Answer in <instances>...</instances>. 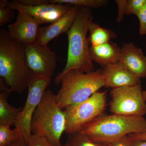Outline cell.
Wrapping results in <instances>:
<instances>
[{
	"label": "cell",
	"mask_w": 146,
	"mask_h": 146,
	"mask_svg": "<svg viewBox=\"0 0 146 146\" xmlns=\"http://www.w3.org/2000/svg\"><path fill=\"white\" fill-rule=\"evenodd\" d=\"M50 3L62 4L78 8H98L107 5L106 0H49Z\"/></svg>",
	"instance_id": "cell-18"
},
{
	"label": "cell",
	"mask_w": 146,
	"mask_h": 146,
	"mask_svg": "<svg viewBox=\"0 0 146 146\" xmlns=\"http://www.w3.org/2000/svg\"><path fill=\"white\" fill-rule=\"evenodd\" d=\"M78 9V7L72 6L68 12L56 21L46 27H41L37 43L48 45L52 39L62 33H67L74 23Z\"/></svg>",
	"instance_id": "cell-14"
},
{
	"label": "cell",
	"mask_w": 146,
	"mask_h": 146,
	"mask_svg": "<svg viewBox=\"0 0 146 146\" xmlns=\"http://www.w3.org/2000/svg\"><path fill=\"white\" fill-rule=\"evenodd\" d=\"M60 84L56 98L63 110L84 101L105 86L102 70L86 73L71 70L63 76Z\"/></svg>",
	"instance_id": "cell-5"
},
{
	"label": "cell",
	"mask_w": 146,
	"mask_h": 146,
	"mask_svg": "<svg viewBox=\"0 0 146 146\" xmlns=\"http://www.w3.org/2000/svg\"><path fill=\"white\" fill-rule=\"evenodd\" d=\"M51 81V78L33 73L28 80L26 101L15 125L27 142L32 134L31 123L34 112Z\"/></svg>",
	"instance_id": "cell-7"
},
{
	"label": "cell",
	"mask_w": 146,
	"mask_h": 146,
	"mask_svg": "<svg viewBox=\"0 0 146 146\" xmlns=\"http://www.w3.org/2000/svg\"><path fill=\"white\" fill-rule=\"evenodd\" d=\"M136 16L139 21V33L140 35H146V3Z\"/></svg>",
	"instance_id": "cell-24"
},
{
	"label": "cell",
	"mask_w": 146,
	"mask_h": 146,
	"mask_svg": "<svg viewBox=\"0 0 146 146\" xmlns=\"http://www.w3.org/2000/svg\"><path fill=\"white\" fill-rule=\"evenodd\" d=\"M108 146H131V141L128 136L108 144Z\"/></svg>",
	"instance_id": "cell-27"
},
{
	"label": "cell",
	"mask_w": 146,
	"mask_h": 146,
	"mask_svg": "<svg viewBox=\"0 0 146 146\" xmlns=\"http://www.w3.org/2000/svg\"><path fill=\"white\" fill-rule=\"evenodd\" d=\"M24 46L27 64L32 72L51 78L57 62L54 53L48 45L41 44L37 42Z\"/></svg>",
	"instance_id": "cell-9"
},
{
	"label": "cell",
	"mask_w": 146,
	"mask_h": 146,
	"mask_svg": "<svg viewBox=\"0 0 146 146\" xmlns=\"http://www.w3.org/2000/svg\"><path fill=\"white\" fill-rule=\"evenodd\" d=\"M143 96L144 99L146 102V90L145 91H143Z\"/></svg>",
	"instance_id": "cell-31"
},
{
	"label": "cell",
	"mask_w": 146,
	"mask_h": 146,
	"mask_svg": "<svg viewBox=\"0 0 146 146\" xmlns=\"http://www.w3.org/2000/svg\"><path fill=\"white\" fill-rule=\"evenodd\" d=\"M105 86L113 89L141 84L140 79L128 70L119 62L103 68Z\"/></svg>",
	"instance_id": "cell-13"
},
{
	"label": "cell",
	"mask_w": 146,
	"mask_h": 146,
	"mask_svg": "<svg viewBox=\"0 0 146 146\" xmlns=\"http://www.w3.org/2000/svg\"><path fill=\"white\" fill-rule=\"evenodd\" d=\"M9 35L15 41L23 44L37 42L41 27L32 17L23 12H18L16 21L8 26Z\"/></svg>",
	"instance_id": "cell-11"
},
{
	"label": "cell",
	"mask_w": 146,
	"mask_h": 146,
	"mask_svg": "<svg viewBox=\"0 0 146 146\" xmlns=\"http://www.w3.org/2000/svg\"><path fill=\"white\" fill-rule=\"evenodd\" d=\"M18 1L23 5L27 6H35L48 2L47 0H18Z\"/></svg>",
	"instance_id": "cell-26"
},
{
	"label": "cell",
	"mask_w": 146,
	"mask_h": 146,
	"mask_svg": "<svg viewBox=\"0 0 146 146\" xmlns=\"http://www.w3.org/2000/svg\"><path fill=\"white\" fill-rule=\"evenodd\" d=\"M10 127L0 125V146L8 145L14 141L23 138L18 129L16 128L11 129Z\"/></svg>",
	"instance_id": "cell-19"
},
{
	"label": "cell",
	"mask_w": 146,
	"mask_h": 146,
	"mask_svg": "<svg viewBox=\"0 0 146 146\" xmlns=\"http://www.w3.org/2000/svg\"><path fill=\"white\" fill-rule=\"evenodd\" d=\"M9 3L7 0L0 1V26L1 27L12 21L15 12L9 7Z\"/></svg>",
	"instance_id": "cell-21"
},
{
	"label": "cell",
	"mask_w": 146,
	"mask_h": 146,
	"mask_svg": "<svg viewBox=\"0 0 146 146\" xmlns=\"http://www.w3.org/2000/svg\"><path fill=\"white\" fill-rule=\"evenodd\" d=\"M119 62L138 78H146V55L133 43L129 42L123 44Z\"/></svg>",
	"instance_id": "cell-12"
},
{
	"label": "cell",
	"mask_w": 146,
	"mask_h": 146,
	"mask_svg": "<svg viewBox=\"0 0 146 146\" xmlns=\"http://www.w3.org/2000/svg\"><path fill=\"white\" fill-rule=\"evenodd\" d=\"M11 92L9 89L0 93V125L15 126L23 109V107H14L9 103L7 98Z\"/></svg>",
	"instance_id": "cell-16"
},
{
	"label": "cell",
	"mask_w": 146,
	"mask_h": 146,
	"mask_svg": "<svg viewBox=\"0 0 146 146\" xmlns=\"http://www.w3.org/2000/svg\"><path fill=\"white\" fill-rule=\"evenodd\" d=\"M141 84L112 89L110 110L114 114L143 117L146 115V102Z\"/></svg>",
	"instance_id": "cell-8"
},
{
	"label": "cell",
	"mask_w": 146,
	"mask_h": 146,
	"mask_svg": "<svg viewBox=\"0 0 146 146\" xmlns=\"http://www.w3.org/2000/svg\"><path fill=\"white\" fill-rule=\"evenodd\" d=\"M27 146H54L45 137L32 134L27 142Z\"/></svg>",
	"instance_id": "cell-23"
},
{
	"label": "cell",
	"mask_w": 146,
	"mask_h": 146,
	"mask_svg": "<svg viewBox=\"0 0 146 146\" xmlns=\"http://www.w3.org/2000/svg\"><path fill=\"white\" fill-rule=\"evenodd\" d=\"M32 74L27 64L23 44L11 38L7 31L0 30V78L12 92L21 94L27 89Z\"/></svg>",
	"instance_id": "cell-2"
},
{
	"label": "cell",
	"mask_w": 146,
	"mask_h": 146,
	"mask_svg": "<svg viewBox=\"0 0 146 146\" xmlns=\"http://www.w3.org/2000/svg\"><path fill=\"white\" fill-rule=\"evenodd\" d=\"M9 6L12 10L30 15L40 25L52 23L68 12L72 7L68 5L48 2L35 6H27L23 5L18 1L9 2Z\"/></svg>",
	"instance_id": "cell-10"
},
{
	"label": "cell",
	"mask_w": 146,
	"mask_h": 146,
	"mask_svg": "<svg viewBox=\"0 0 146 146\" xmlns=\"http://www.w3.org/2000/svg\"><path fill=\"white\" fill-rule=\"evenodd\" d=\"M93 20L90 9L79 8L74 23L67 33L68 39L67 62L63 71L54 79L56 85L60 84L63 76L71 70L85 73L95 71L86 37L89 24Z\"/></svg>",
	"instance_id": "cell-1"
},
{
	"label": "cell",
	"mask_w": 146,
	"mask_h": 146,
	"mask_svg": "<svg viewBox=\"0 0 146 146\" xmlns=\"http://www.w3.org/2000/svg\"><path fill=\"white\" fill-rule=\"evenodd\" d=\"M146 3V0H127L125 14L137 15Z\"/></svg>",
	"instance_id": "cell-22"
},
{
	"label": "cell",
	"mask_w": 146,
	"mask_h": 146,
	"mask_svg": "<svg viewBox=\"0 0 146 146\" xmlns=\"http://www.w3.org/2000/svg\"><path fill=\"white\" fill-rule=\"evenodd\" d=\"M107 91L97 92L89 98L63 110L66 117L65 132H80L83 128L103 115L107 106Z\"/></svg>",
	"instance_id": "cell-6"
},
{
	"label": "cell",
	"mask_w": 146,
	"mask_h": 146,
	"mask_svg": "<svg viewBox=\"0 0 146 146\" xmlns=\"http://www.w3.org/2000/svg\"><path fill=\"white\" fill-rule=\"evenodd\" d=\"M69 146V145H68V144H67L66 143H65V145H62V146Z\"/></svg>",
	"instance_id": "cell-32"
},
{
	"label": "cell",
	"mask_w": 146,
	"mask_h": 146,
	"mask_svg": "<svg viewBox=\"0 0 146 146\" xmlns=\"http://www.w3.org/2000/svg\"><path fill=\"white\" fill-rule=\"evenodd\" d=\"M130 140H141L146 141V132L139 133H133L128 135Z\"/></svg>",
	"instance_id": "cell-28"
},
{
	"label": "cell",
	"mask_w": 146,
	"mask_h": 146,
	"mask_svg": "<svg viewBox=\"0 0 146 146\" xmlns=\"http://www.w3.org/2000/svg\"><path fill=\"white\" fill-rule=\"evenodd\" d=\"M80 132L96 143L109 144L129 134L146 132V119L143 117L103 115Z\"/></svg>",
	"instance_id": "cell-3"
},
{
	"label": "cell",
	"mask_w": 146,
	"mask_h": 146,
	"mask_svg": "<svg viewBox=\"0 0 146 146\" xmlns=\"http://www.w3.org/2000/svg\"><path fill=\"white\" fill-rule=\"evenodd\" d=\"M66 143L69 146H108V144L94 142L81 132L69 135Z\"/></svg>",
	"instance_id": "cell-20"
},
{
	"label": "cell",
	"mask_w": 146,
	"mask_h": 146,
	"mask_svg": "<svg viewBox=\"0 0 146 146\" xmlns=\"http://www.w3.org/2000/svg\"><path fill=\"white\" fill-rule=\"evenodd\" d=\"M130 141L131 146H146V141L141 140H130Z\"/></svg>",
	"instance_id": "cell-30"
},
{
	"label": "cell",
	"mask_w": 146,
	"mask_h": 146,
	"mask_svg": "<svg viewBox=\"0 0 146 146\" xmlns=\"http://www.w3.org/2000/svg\"><path fill=\"white\" fill-rule=\"evenodd\" d=\"M65 129L64 110L58 105L56 95L47 90L33 117L32 134L45 137L54 146H61L60 139Z\"/></svg>",
	"instance_id": "cell-4"
},
{
	"label": "cell",
	"mask_w": 146,
	"mask_h": 146,
	"mask_svg": "<svg viewBox=\"0 0 146 146\" xmlns=\"http://www.w3.org/2000/svg\"><path fill=\"white\" fill-rule=\"evenodd\" d=\"M89 36L88 42L90 46H96L110 42L111 39L117 38L114 31L100 26L98 24L91 21L89 25Z\"/></svg>",
	"instance_id": "cell-17"
},
{
	"label": "cell",
	"mask_w": 146,
	"mask_h": 146,
	"mask_svg": "<svg viewBox=\"0 0 146 146\" xmlns=\"http://www.w3.org/2000/svg\"><path fill=\"white\" fill-rule=\"evenodd\" d=\"M115 2L118 6V14L117 21L120 23L122 21L124 14L126 11V6L127 1V0H116Z\"/></svg>",
	"instance_id": "cell-25"
},
{
	"label": "cell",
	"mask_w": 146,
	"mask_h": 146,
	"mask_svg": "<svg viewBox=\"0 0 146 146\" xmlns=\"http://www.w3.org/2000/svg\"><path fill=\"white\" fill-rule=\"evenodd\" d=\"M7 146H27V142L24 138H21Z\"/></svg>",
	"instance_id": "cell-29"
},
{
	"label": "cell",
	"mask_w": 146,
	"mask_h": 146,
	"mask_svg": "<svg viewBox=\"0 0 146 146\" xmlns=\"http://www.w3.org/2000/svg\"><path fill=\"white\" fill-rule=\"evenodd\" d=\"M91 60L102 68L119 62L121 48L109 42L96 46H90Z\"/></svg>",
	"instance_id": "cell-15"
}]
</instances>
